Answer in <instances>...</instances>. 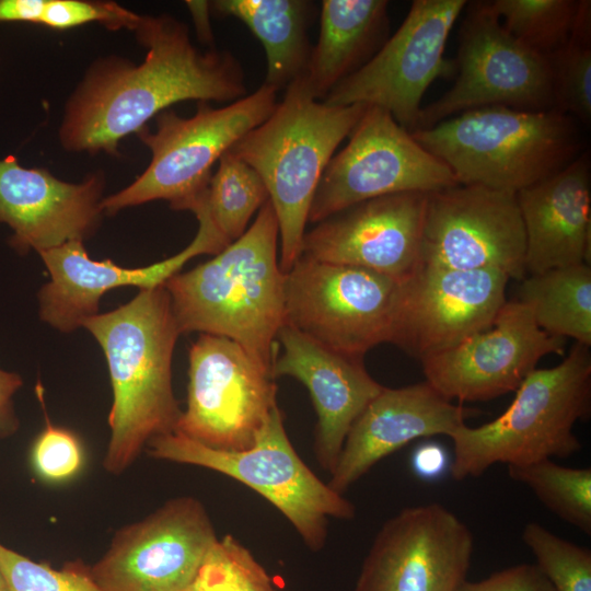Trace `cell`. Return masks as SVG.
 Wrapping results in <instances>:
<instances>
[{
	"label": "cell",
	"mask_w": 591,
	"mask_h": 591,
	"mask_svg": "<svg viewBox=\"0 0 591 591\" xmlns=\"http://www.w3.org/2000/svg\"><path fill=\"white\" fill-rule=\"evenodd\" d=\"M132 32L147 50L143 61L111 56L89 68L66 103L59 128L66 150L117 154L123 138L172 104L231 103L247 95L239 60L228 50L197 48L175 18L140 15Z\"/></svg>",
	"instance_id": "1"
},
{
	"label": "cell",
	"mask_w": 591,
	"mask_h": 591,
	"mask_svg": "<svg viewBox=\"0 0 591 591\" xmlns=\"http://www.w3.org/2000/svg\"><path fill=\"white\" fill-rule=\"evenodd\" d=\"M107 362L113 404L103 465L120 474L155 437L174 432L181 417L172 385L178 329L164 286L143 289L126 304L83 324Z\"/></svg>",
	"instance_id": "2"
},
{
	"label": "cell",
	"mask_w": 591,
	"mask_h": 591,
	"mask_svg": "<svg viewBox=\"0 0 591 591\" xmlns=\"http://www.w3.org/2000/svg\"><path fill=\"white\" fill-rule=\"evenodd\" d=\"M164 287L181 334L230 338L273 370L285 324V273L269 200L242 236Z\"/></svg>",
	"instance_id": "3"
},
{
	"label": "cell",
	"mask_w": 591,
	"mask_h": 591,
	"mask_svg": "<svg viewBox=\"0 0 591 591\" xmlns=\"http://www.w3.org/2000/svg\"><path fill=\"white\" fill-rule=\"evenodd\" d=\"M367 104L329 105L296 80L260 125L230 151L264 181L279 227V265L287 273L301 256L311 204L329 160Z\"/></svg>",
	"instance_id": "4"
},
{
	"label": "cell",
	"mask_w": 591,
	"mask_h": 591,
	"mask_svg": "<svg viewBox=\"0 0 591 591\" xmlns=\"http://www.w3.org/2000/svg\"><path fill=\"white\" fill-rule=\"evenodd\" d=\"M412 135L460 185L515 194L563 170L580 150L577 120L555 108L479 107Z\"/></svg>",
	"instance_id": "5"
},
{
	"label": "cell",
	"mask_w": 591,
	"mask_h": 591,
	"mask_svg": "<svg viewBox=\"0 0 591 591\" xmlns=\"http://www.w3.org/2000/svg\"><path fill=\"white\" fill-rule=\"evenodd\" d=\"M590 412V347L576 343L556 367L532 371L500 416L478 427L464 424L450 434L452 477H478L497 463L569 457L581 448L573 426Z\"/></svg>",
	"instance_id": "6"
},
{
	"label": "cell",
	"mask_w": 591,
	"mask_h": 591,
	"mask_svg": "<svg viewBox=\"0 0 591 591\" xmlns=\"http://www.w3.org/2000/svg\"><path fill=\"white\" fill-rule=\"evenodd\" d=\"M278 91L263 83L256 91L222 107L198 102L192 117L173 111L157 115V128L137 132L151 152L148 167L127 187L104 197L106 215L153 200H167L172 209L201 193L212 166L248 131L274 111Z\"/></svg>",
	"instance_id": "7"
},
{
	"label": "cell",
	"mask_w": 591,
	"mask_h": 591,
	"mask_svg": "<svg viewBox=\"0 0 591 591\" xmlns=\"http://www.w3.org/2000/svg\"><path fill=\"white\" fill-rule=\"evenodd\" d=\"M148 452L154 459L205 467L246 485L277 508L314 552L325 544L329 518L350 520L356 514L355 506L301 460L279 407L248 449L217 450L171 432L151 439Z\"/></svg>",
	"instance_id": "8"
},
{
	"label": "cell",
	"mask_w": 591,
	"mask_h": 591,
	"mask_svg": "<svg viewBox=\"0 0 591 591\" xmlns=\"http://www.w3.org/2000/svg\"><path fill=\"white\" fill-rule=\"evenodd\" d=\"M401 281L349 265L300 256L285 273V324L354 356L391 343Z\"/></svg>",
	"instance_id": "9"
},
{
	"label": "cell",
	"mask_w": 591,
	"mask_h": 591,
	"mask_svg": "<svg viewBox=\"0 0 591 591\" xmlns=\"http://www.w3.org/2000/svg\"><path fill=\"white\" fill-rule=\"evenodd\" d=\"M348 137L321 176L309 213L313 224L376 197L459 185L451 170L385 109L368 105Z\"/></svg>",
	"instance_id": "10"
},
{
	"label": "cell",
	"mask_w": 591,
	"mask_h": 591,
	"mask_svg": "<svg viewBox=\"0 0 591 591\" xmlns=\"http://www.w3.org/2000/svg\"><path fill=\"white\" fill-rule=\"evenodd\" d=\"M466 7L460 28L455 83L421 108L418 129L486 106L525 111L554 108L548 59L508 33L486 1L471 2Z\"/></svg>",
	"instance_id": "11"
},
{
	"label": "cell",
	"mask_w": 591,
	"mask_h": 591,
	"mask_svg": "<svg viewBox=\"0 0 591 591\" xmlns=\"http://www.w3.org/2000/svg\"><path fill=\"white\" fill-rule=\"evenodd\" d=\"M187 406L174 432L206 447L251 448L278 407L273 370L234 340L200 334L188 355Z\"/></svg>",
	"instance_id": "12"
},
{
	"label": "cell",
	"mask_w": 591,
	"mask_h": 591,
	"mask_svg": "<svg viewBox=\"0 0 591 591\" xmlns=\"http://www.w3.org/2000/svg\"><path fill=\"white\" fill-rule=\"evenodd\" d=\"M465 0H415L394 35L360 69L323 100L329 105L367 104L389 112L406 130L418 129L421 100L437 79L456 74L444 56Z\"/></svg>",
	"instance_id": "13"
},
{
	"label": "cell",
	"mask_w": 591,
	"mask_h": 591,
	"mask_svg": "<svg viewBox=\"0 0 591 591\" xmlns=\"http://www.w3.org/2000/svg\"><path fill=\"white\" fill-rule=\"evenodd\" d=\"M525 247L515 193L460 184L428 193L420 266L495 269L522 280Z\"/></svg>",
	"instance_id": "14"
},
{
	"label": "cell",
	"mask_w": 591,
	"mask_h": 591,
	"mask_svg": "<svg viewBox=\"0 0 591 591\" xmlns=\"http://www.w3.org/2000/svg\"><path fill=\"white\" fill-rule=\"evenodd\" d=\"M217 540L204 505L177 497L119 530L90 571L102 591H186Z\"/></svg>",
	"instance_id": "15"
},
{
	"label": "cell",
	"mask_w": 591,
	"mask_h": 591,
	"mask_svg": "<svg viewBox=\"0 0 591 591\" xmlns=\"http://www.w3.org/2000/svg\"><path fill=\"white\" fill-rule=\"evenodd\" d=\"M473 548L471 530L444 506L404 508L379 530L354 591H457Z\"/></svg>",
	"instance_id": "16"
},
{
	"label": "cell",
	"mask_w": 591,
	"mask_h": 591,
	"mask_svg": "<svg viewBox=\"0 0 591 591\" xmlns=\"http://www.w3.org/2000/svg\"><path fill=\"white\" fill-rule=\"evenodd\" d=\"M509 279L495 269L420 266L401 283L391 344L421 361L488 329L507 302Z\"/></svg>",
	"instance_id": "17"
},
{
	"label": "cell",
	"mask_w": 591,
	"mask_h": 591,
	"mask_svg": "<svg viewBox=\"0 0 591 591\" xmlns=\"http://www.w3.org/2000/svg\"><path fill=\"white\" fill-rule=\"evenodd\" d=\"M565 343L519 300L507 301L488 329L420 362L426 382L447 399L485 402L515 392L542 358L563 355Z\"/></svg>",
	"instance_id": "18"
},
{
	"label": "cell",
	"mask_w": 591,
	"mask_h": 591,
	"mask_svg": "<svg viewBox=\"0 0 591 591\" xmlns=\"http://www.w3.org/2000/svg\"><path fill=\"white\" fill-rule=\"evenodd\" d=\"M428 193L369 199L305 232L301 256L366 268L401 282L420 268V241Z\"/></svg>",
	"instance_id": "19"
},
{
	"label": "cell",
	"mask_w": 591,
	"mask_h": 591,
	"mask_svg": "<svg viewBox=\"0 0 591 591\" xmlns=\"http://www.w3.org/2000/svg\"><path fill=\"white\" fill-rule=\"evenodd\" d=\"M199 227L194 240L179 253L144 267L127 268L111 259L91 258L82 241H72L39 252L49 281L38 292L39 317L55 329L70 333L99 313L100 299L109 290L164 286L193 257L218 254L229 244L202 210H196Z\"/></svg>",
	"instance_id": "20"
},
{
	"label": "cell",
	"mask_w": 591,
	"mask_h": 591,
	"mask_svg": "<svg viewBox=\"0 0 591 591\" xmlns=\"http://www.w3.org/2000/svg\"><path fill=\"white\" fill-rule=\"evenodd\" d=\"M104 184L101 172L73 184L24 167L14 155L0 160V223L12 230L9 244L26 254L84 242L101 223Z\"/></svg>",
	"instance_id": "21"
},
{
	"label": "cell",
	"mask_w": 591,
	"mask_h": 591,
	"mask_svg": "<svg viewBox=\"0 0 591 591\" xmlns=\"http://www.w3.org/2000/svg\"><path fill=\"white\" fill-rule=\"evenodd\" d=\"M277 341L274 376H291L308 389L317 415L315 457L332 474L352 424L384 386L370 375L363 357L331 349L289 325Z\"/></svg>",
	"instance_id": "22"
},
{
	"label": "cell",
	"mask_w": 591,
	"mask_h": 591,
	"mask_svg": "<svg viewBox=\"0 0 591 591\" xmlns=\"http://www.w3.org/2000/svg\"><path fill=\"white\" fill-rule=\"evenodd\" d=\"M474 414L426 381L398 389L384 386L352 424L327 484L343 495L385 456L415 439L450 437Z\"/></svg>",
	"instance_id": "23"
},
{
	"label": "cell",
	"mask_w": 591,
	"mask_h": 591,
	"mask_svg": "<svg viewBox=\"0 0 591 591\" xmlns=\"http://www.w3.org/2000/svg\"><path fill=\"white\" fill-rule=\"evenodd\" d=\"M525 232V271L590 264L591 172L587 152L517 193Z\"/></svg>",
	"instance_id": "24"
},
{
	"label": "cell",
	"mask_w": 591,
	"mask_h": 591,
	"mask_svg": "<svg viewBox=\"0 0 591 591\" xmlns=\"http://www.w3.org/2000/svg\"><path fill=\"white\" fill-rule=\"evenodd\" d=\"M387 9L386 0L322 2L318 38L297 79L313 99L323 101L379 51L387 39Z\"/></svg>",
	"instance_id": "25"
},
{
	"label": "cell",
	"mask_w": 591,
	"mask_h": 591,
	"mask_svg": "<svg viewBox=\"0 0 591 591\" xmlns=\"http://www.w3.org/2000/svg\"><path fill=\"white\" fill-rule=\"evenodd\" d=\"M213 13L244 23L262 43L267 60L264 83L286 90L308 65L312 47L309 28L316 5L309 0H218L209 2Z\"/></svg>",
	"instance_id": "26"
},
{
	"label": "cell",
	"mask_w": 591,
	"mask_h": 591,
	"mask_svg": "<svg viewBox=\"0 0 591 591\" xmlns=\"http://www.w3.org/2000/svg\"><path fill=\"white\" fill-rule=\"evenodd\" d=\"M519 301L549 335L591 346V267L554 268L522 279Z\"/></svg>",
	"instance_id": "27"
},
{
	"label": "cell",
	"mask_w": 591,
	"mask_h": 591,
	"mask_svg": "<svg viewBox=\"0 0 591 591\" xmlns=\"http://www.w3.org/2000/svg\"><path fill=\"white\" fill-rule=\"evenodd\" d=\"M268 200V190L258 173L229 150L219 159L207 187L182 210L199 206L231 244L244 234L251 219Z\"/></svg>",
	"instance_id": "28"
},
{
	"label": "cell",
	"mask_w": 591,
	"mask_h": 591,
	"mask_svg": "<svg viewBox=\"0 0 591 591\" xmlns=\"http://www.w3.org/2000/svg\"><path fill=\"white\" fill-rule=\"evenodd\" d=\"M486 3L508 33L547 58L571 36L581 0H493Z\"/></svg>",
	"instance_id": "29"
},
{
	"label": "cell",
	"mask_w": 591,
	"mask_h": 591,
	"mask_svg": "<svg viewBox=\"0 0 591 591\" xmlns=\"http://www.w3.org/2000/svg\"><path fill=\"white\" fill-rule=\"evenodd\" d=\"M509 476L531 489L558 518L591 534V470L559 465L545 459L508 466Z\"/></svg>",
	"instance_id": "30"
},
{
	"label": "cell",
	"mask_w": 591,
	"mask_h": 591,
	"mask_svg": "<svg viewBox=\"0 0 591 591\" xmlns=\"http://www.w3.org/2000/svg\"><path fill=\"white\" fill-rule=\"evenodd\" d=\"M553 77L554 108L588 124L591 119V2L581 0L569 39L547 57Z\"/></svg>",
	"instance_id": "31"
},
{
	"label": "cell",
	"mask_w": 591,
	"mask_h": 591,
	"mask_svg": "<svg viewBox=\"0 0 591 591\" xmlns=\"http://www.w3.org/2000/svg\"><path fill=\"white\" fill-rule=\"evenodd\" d=\"M186 591H277L265 568L239 540L228 534L208 552Z\"/></svg>",
	"instance_id": "32"
},
{
	"label": "cell",
	"mask_w": 591,
	"mask_h": 591,
	"mask_svg": "<svg viewBox=\"0 0 591 591\" xmlns=\"http://www.w3.org/2000/svg\"><path fill=\"white\" fill-rule=\"evenodd\" d=\"M523 543L554 591H591V552L567 541L537 522L522 531Z\"/></svg>",
	"instance_id": "33"
},
{
	"label": "cell",
	"mask_w": 591,
	"mask_h": 591,
	"mask_svg": "<svg viewBox=\"0 0 591 591\" xmlns=\"http://www.w3.org/2000/svg\"><path fill=\"white\" fill-rule=\"evenodd\" d=\"M0 573L8 591H102L81 561L55 569L0 543Z\"/></svg>",
	"instance_id": "34"
},
{
	"label": "cell",
	"mask_w": 591,
	"mask_h": 591,
	"mask_svg": "<svg viewBox=\"0 0 591 591\" xmlns=\"http://www.w3.org/2000/svg\"><path fill=\"white\" fill-rule=\"evenodd\" d=\"M31 460L40 478L60 483L71 479L81 471L84 453L73 432L51 425L46 417V426L33 444Z\"/></svg>",
	"instance_id": "35"
},
{
	"label": "cell",
	"mask_w": 591,
	"mask_h": 591,
	"mask_svg": "<svg viewBox=\"0 0 591 591\" xmlns=\"http://www.w3.org/2000/svg\"><path fill=\"white\" fill-rule=\"evenodd\" d=\"M140 15L113 1L47 0L40 24L66 30L97 22L111 31L132 32Z\"/></svg>",
	"instance_id": "36"
},
{
	"label": "cell",
	"mask_w": 591,
	"mask_h": 591,
	"mask_svg": "<svg viewBox=\"0 0 591 591\" xmlns=\"http://www.w3.org/2000/svg\"><path fill=\"white\" fill-rule=\"evenodd\" d=\"M457 591H554V589L536 565L521 564L497 571L480 581L465 580Z\"/></svg>",
	"instance_id": "37"
},
{
	"label": "cell",
	"mask_w": 591,
	"mask_h": 591,
	"mask_svg": "<svg viewBox=\"0 0 591 591\" xmlns=\"http://www.w3.org/2000/svg\"><path fill=\"white\" fill-rule=\"evenodd\" d=\"M22 385L20 374L0 368V438L10 437L19 428L13 396Z\"/></svg>",
	"instance_id": "38"
},
{
	"label": "cell",
	"mask_w": 591,
	"mask_h": 591,
	"mask_svg": "<svg viewBox=\"0 0 591 591\" xmlns=\"http://www.w3.org/2000/svg\"><path fill=\"white\" fill-rule=\"evenodd\" d=\"M47 0H0V22L40 24Z\"/></svg>",
	"instance_id": "39"
},
{
	"label": "cell",
	"mask_w": 591,
	"mask_h": 591,
	"mask_svg": "<svg viewBox=\"0 0 591 591\" xmlns=\"http://www.w3.org/2000/svg\"><path fill=\"white\" fill-rule=\"evenodd\" d=\"M447 464V456L439 444L428 443L419 447L412 459L415 473L422 478L440 475Z\"/></svg>",
	"instance_id": "40"
},
{
	"label": "cell",
	"mask_w": 591,
	"mask_h": 591,
	"mask_svg": "<svg viewBox=\"0 0 591 591\" xmlns=\"http://www.w3.org/2000/svg\"><path fill=\"white\" fill-rule=\"evenodd\" d=\"M196 24V28L202 38L201 40L207 44L212 42V33L209 25V2L206 1H187Z\"/></svg>",
	"instance_id": "41"
},
{
	"label": "cell",
	"mask_w": 591,
	"mask_h": 591,
	"mask_svg": "<svg viewBox=\"0 0 591 591\" xmlns=\"http://www.w3.org/2000/svg\"><path fill=\"white\" fill-rule=\"evenodd\" d=\"M0 591H8L3 577L0 573Z\"/></svg>",
	"instance_id": "42"
}]
</instances>
